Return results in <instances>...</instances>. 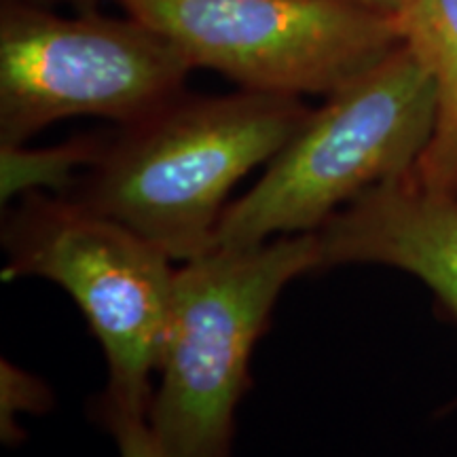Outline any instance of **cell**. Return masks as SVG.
<instances>
[{
	"mask_svg": "<svg viewBox=\"0 0 457 457\" xmlns=\"http://www.w3.org/2000/svg\"><path fill=\"white\" fill-rule=\"evenodd\" d=\"M301 98L239 89L171 100L121 128L71 195L129 227L174 262L214 248L233 187L301 128Z\"/></svg>",
	"mask_w": 457,
	"mask_h": 457,
	"instance_id": "1",
	"label": "cell"
},
{
	"mask_svg": "<svg viewBox=\"0 0 457 457\" xmlns=\"http://www.w3.org/2000/svg\"><path fill=\"white\" fill-rule=\"evenodd\" d=\"M434 125L436 85L403 43L307 114L261 180L227 205L214 245L320 231L369 188L413 174Z\"/></svg>",
	"mask_w": 457,
	"mask_h": 457,
	"instance_id": "2",
	"label": "cell"
},
{
	"mask_svg": "<svg viewBox=\"0 0 457 457\" xmlns=\"http://www.w3.org/2000/svg\"><path fill=\"white\" fill-rule=\"evenodd\" d=\"M322 271L316 233L180 262L146 424L168 457H231L250 358L293 279Z\"/></svg>",
	"mask_w": 457,
	"mask_h": 457,
	"instance_id": "3",
	"label": "cell"
},
{
	"mask_svg": "<svg viewBox=\"0 0 457 457\" xmlns=\"http://www.w3.org/2000/svg\"><path fill=\"white\" fill-rule=\"evenodd\" d=\"M4 279L64 288L102 345L108 384L96 400L146 415L176 270L162 248L72 197L28 193L3 220Z\"/></svg>",
	"mask_w": 457,
	"mask_h": 457,
	"instance_id": "4",
	"label": "cell"
},
{
	"mask_svg": "<svg viewBox=\"0 0 457 457\" xmlns=\"http://www.w3.org/2000/svg\"><path fill=\"white\" fill-rule=\"evenodd\" d=\"M193 66L145 21L66 17L34 0L0 3V145H26L71 117L140 123L185 94Z\"/></svg>",
	"mask_w": 457,
	"mask_h": 457,
	"instance_id": "5",
	"label": "cell"
},
{
	"mask_svg": "<svg viewBox=\"0 0 457 457\" xmlns=\"http://www.w3.org/2000/svg\"><path fill=\"white\" fill-rule=\"evenodd\" d=\"M239 89L328 96L403 45L398 20L345 0H119Z\"/></svg>",
	"mask_w": 457,
	"mask_h": 457,
	"instance_id": "6",
	"label": "cell"
},
{
	"mask_svg": "<svg viewBox=\"0 0 457 457\" xmlns=\"http://www.w3.org/2000/svg\"><path fill=\"white\" fill-rule=\"evenodd\" d=\"M322 271L384 265L424 282L457 324V195L407 176L369 188L316 231Z\"/></svg>",
	"mask_w": 457,
	"mask_h": 457,
	"instance_id": "7",
	"label": "cell"
},
{
	"mask_svg": "<svg viewBox=\"0 0 457 457\" xmlns=\"http://www.w3.org/2000/svg\"><path fill=\"white\" fill-rule=\"evenodd\" d=\"M396 20L436 85V125L411 179L426 191L457 195V0H403Z\"/></svg>",
	"mask_w": 457,
	"mask_h": 457,
	"instance_id": "8",
	"label": "cell"
},
{
	"mask_svg": "<svg viewBox=\"0 0 457 457\" xmlns=\"http://www.w3.org/2000/svg\"><path fill=\"white\" fill-rule=\"evenodd\" d=\"M106 140L81 136L55 146L28 148L26 145H0V199L3 205L28 193L71 195L81 176L98 162Z\"/></svg>",
	"mask_w": 457,
	"mask_h": 457,
	"instance_id": "9",
	"label": "cell"
},
{
	"mask_svg": "<svg viewBox=\"0 0 457 457\" xmlns=\"http://www.w3.org/2000/svg\"><path fill=\"white\" fill-rule=\"evenodd\" d=\"M3 415H0V426H3L4 443H15L21 438L20 428H17V413H43L51 404V392L38 377H34L13 362L3 360Z\"/></svg>",
	"mask_w": 457,
	"mask_h": 457,
	"instance_id": "10",
	"label": "cell"
},
{
	"mask_svg": "<svg viewBox=\"0 0 457 457\" xmlns=\"http://www.w3.org/2000/svg\"><path fill=\"white\" fill-rule=\"evenodd\" d=\"M94 411L100 424L111 432L117 443L119 457H168L153 436L146 424V415L104 407L98 403H94Z\"/></svg>",
	"mask_w": 457,
	"mask_h": 457,
	"instance_id": "11",
	"label": "cell"
},
{
	"mask_svg": "<svg viewBox=\"0 0 457 457\" xmlns=\"http://www.w3.org/2000/svg\"><path fill=\"white\" fill-rule=\"evenodd\" d=\"M345 3L358 4V7L377 11V13L392 15V17H396L400 7H403V0H345Z\"/></svg>",
	"mask_w": 457,
	"mask_h": 457,
	"instance_id": "12",
	"label": "cell"
},
{
	"mask_svg": "<svg viewBox=\"0 0 457 457\" xmlns=\"http://www.w3.org/2000/svg\"><path fill=\"white\" fill-rule=\"evenodd\" d=\"M34 3H41L47 7V4H68V7H74L79 13H85V11H96L102 0H34ZM119 3V0H114Z\"/></svg>",
	"mask_w": 457,
	"mask_h": 457,
	"instance_id": "13",
	"label": "cell"
}]
</instances>
